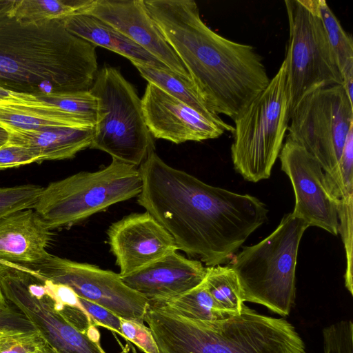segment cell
<instances>
[{
    "label": "cell",
    "instance_id": "1",
    "mask_svg": "<svg viewBox=\"0 0 353 353\" xmlns=\"http://www.w3.org/2000/svg\"><path fill=\"white\" fill-rule=\"evenodd\" d=\"M137 201L171 235L178 250L208 267L231 260L268 220L256 197L207 184L176 169L153 151L139 165Z\"/></svg>",
    "mask_w": 353,
    "mask_h": 353
},
{
    "label": "cell",
    "instance_id": "2",
    "mask_svg": "<svg viewBox=\"0 0 353 353\" xmlns=\"http://www.w3.org/2000/svg\"><path fill=\"white\" fill-rule=\"evenodd\" d=\"M145 7L190 74L210 110L233 121L270 81L261 55L222 37L201 18L193 0H144Z\"/></svg>",
    "mask_w": 353,
    "mask_h": 353
},
{
    "label": "cell",
    "instance_id": "3",
    "mask_svg": "<svg viewBox=\"0 0 353 353\" xmlns=\"http://www.w3.org/2000/svg\"><path fill=\"white\" fill-rule=\"evenodd\" d=\"M0 0V87L41 97L90 89L98 72L94 45L69 32L63 19L21 21Z\"/></svg>",
    "mask_w": 353,
    "mask_h": 353
},
{
    "label": "cell",
    "instance_id": "4",
    "mask_svg": "<svg viewBox=\"0 0 353 353\" xmlns=\"http://www.w3.org/2000/svg\"><path fill=\"white\" fill-rule=\"evenodd\" d=\"M148 325L159 353H306L294 327L283 318L243 305L239 314L201 321L148 306Z\"/></svg>",
    "mask_w": 353,
    "mask_h": 353
},
{
    "label": "cell",
    "instance_id": "5",
    "mask_svg": "<svg viewBox=\"0 0 353 353\" xmlns=\"http://www.w3.org/2000/svg\"><path fill=\"white\" fill-rule=\"evenodd\" d=\"M308 227L292 212L286 214L266 238L232 257L228 265L237 276L243 302L289 315L295 300L299 243Z\"/></svg>",
    "mask_w": 353,
    "mask_h": 353
},
{
    "label": "cell",
    "instance_id": "6",
    "mask_svg": "<svg viewBox=\"0 0 353 353\" xmlns=\"http://www.w3.org/2000/svg\"><path fill=\"white\" fill-rule=\"evenodd\" d=\"M139 168L112 159L95 172H80L43 188L34 208L52 230L75 224L110 206L138 196Z\"/></svg>",
    "mask_w": 353,
    "mask_h": 353
},
{
    "label": "cell",
    "instance_id": "7",
    "mask_svg": "<svg viewBox=\"0 0 353 353\" xmlns=\"http://www.w3.org/2000/svg\"><path fill=\"white\" fill-rule=\"evenodd\" d=\"M89 90L98 103L90 148L139 166L154 151V144L136 89L118 69L105 66L98 70Z\"/></svg>",
    "mask_w": 353,
    "mask_h": 353
},
{
    "label": "cell",
    "instance_id": "8",
    "mask_svg": "<svg viewBox=\"0 0 353 353\" xmlns=\"http://www.w3.org/2000/svg\"><path fill=\"white\" fill-rule=\"evenodd\" d=\"M290 121L286 63L235 120L231 157L245 180L268 179L279 157Z\"/></svg>",
    "mask_w": 353,
    "mask_h": 353
},
{
    "label": "cell",
    "instance_id": "9",
    "mask_svg": "<svg viewBox=\"0 0 353 353\" xmlns=\"http://www.w3.org/2000/svg\"><path fill=\"white\" fill-rule=\"evenodd\" d=\"M289 23L286 79L289 117L311 92L343 79L314 0H285Z\"/></svg>",
    "mask_w": 353,
    "mask_h": 353
},
{
    "label": "cell",
    "instance_id": "10",
    "mask_svg": "<svg viewBox=\"0 0 353 353\" xmlns=\"http://www.w3.org/2000/svg\"><path fill=\"white\" fill-rule=\"evenodd\" d=\"M353 127V101L343 86L318 88L305 96L292 112L287 137L304 148L325 173L339 163Z\"/></svg>",
    "mask_w": 353,
    "mask_h": 353
},
{
    "label": "cell",
    "instance_id": "11",
    "mask_svg": "<svg viewBox=\"0 0 353 353\" xmlns=\"http://www.w3.org/2000/svg\"><path fill=\"white\" fill-rule=\"evenodd\" d=\"M23 267L69 287L79 297L104 307L121 319L144 322L148 300L128 287L119 274L52 254L40 263Z\"/></svg>",
    "mask_w": 353,
    "mask_h": 353
},
{
    "label": "cell",
    "instance_id": "12",
    "mask_svg": "<svg viewBox=\"0 0 353 353\" xmlns=\"http://www.w3.org/2000/svg\"><path fill=\"white\" fill-rule=\"evenodd\" d=\"M279 157L295 195L292 214L309 227L315 226L337 236L340 201L332 194L318 161L304 148L286 137Z\"/></svg>",
    "mask_w": 353,
    "mask_h": 353
},
{
    "label": "cell",
    "instance_id": "13",
    "mask_svg": "<svg viewBox=\"0 0 353 353\" xmlns=\"http://www.w3.org/2000/svg\"><path fill=\"white\" fill-rule=\"evenodd\" d=\"M6 264V270L0 274L3 293L57 353H105L100 343L93 341L70 325L53 308L47 293L41 299L31 295L17 266Z\"/></svg>",
    "mask_w": 353,
    "mask_h": 353
},
{
    "label": "cell",
    "instance_id": "14",
    "mask_svg": "<svg viewBox=\"0 0 353 353\" xmlns=\"http://www.w3.org/2000/svg\"><path fill=\"white\" fill-rule=\"evenodd\" d=\"M141 100L144 120L153 138L179 144L216 139L234 129L224 121L205 117L152 83H148Z\"/></svg>",
    "mask_w": 353,
    "mask_h": 353
},
{
    "label": "cell",
    "instance_id": "15",
    "mask_svg": "<svg viewBox=\"0 0 353 353\" xmlns=\"http://www.w3.org/2000/svg\"><path fill=\"white\" fill-rule=\"evenodd\" d=\"M108 236L120 268V276L129 275L178 250L171 235L147 212L132 214L113 223Z\"/></svg>",
    "mask_w": 353,
    "mask_h": 353
},
{
    "label": "cell",
    "instance_id": "16",
    "mask_svg": "<svg viewBox=\"0 0 353 353\" xmlns=\"http://www.w3.org/2000/svg\"><path fill=\"white\" fill-rule=\"evenodd\" d=\"M83 14L101 20L141 46L170 70L191 81L184 65L150 15L144 0H94Z\"/></svg>",
    "mask_w": 353,
    "mask_h": 353
},
{
    "label": "cell",
    "instance_id": "17",
    "mask_svg": "<svg viewBox=\"0 0 353 353\" xmlns=\"http://www.w3.org/2000/svg\"><path fill=\"white\" fill-rule=\"evenodd\" d=\"M205 274L206 268L200 261L176 251L121 278L128 287L147 299L150 305L157 306L198 286Z\"/></svg>",
    "mask_w": 353,
    "mask_h": 353
},
{
    "label": "cell",
    "instance_id": "18",
    "mask_svg": "<svg viewBox=\"0 0 353 353\" xmlns=\"http://www.w3.org/2000/svg\"><path fill=\"white\" fill-rule=\"evenodd\" d=\"M50 230L33 208L16 211L0 219V262L29 266L50 254L46 248Z\"/></svg>",
    "mask_w": 353,
    "mask_h": 353
},
{
    "label": "cell",
    "instance_id": "19",
    "mask_svg": "<svg viewBox=\"0 0 353 353\" xmlns=\"http://www.w3.org/2000/svg\"><path fill=\"white\" fill-rule=\"evenodd\" d=\"M0 127L28 130L94 128L79 117L36 95L12 91L8 97L0 99Z\"/></svg>",
    "mask_w": 353,
    "mask_h": 353
},
{
    "label": "cell",
    "instance_id": "20",
    "mask_svg": "<svg viewBox=\"0 0 353 353\" xmlns=\"http://www.w3.org/2000/svg\"><path fill=\"white\" fill-rule=\"evenodd\" d=\"M2 128L8 132L6 143L29 148L39 157L41 162L72 159L80 151L90 148L92 143V129Z\"/></svg>",
    "mask_w": 353,
    "mask_h": 353
},
{
    "label": "cell",
    "instance_id": "21",
    "mask_svg": "<svg viewBox=\"0 0 353 353\" xmlns=\"http://www.w3.org/2000/svg\"><path fill=\"white\" fill-rule=\"evenodd\" d=\"M63 21L69 32L95 46L113 51L131 62L168 68L136 43L92 16L77 14Z\"/></svg>",
    "mask_w": 353,
    "mask_h": 353
},
{
    "label": "cell",
    "instance_id": "22",
    "mask_svg": "<svg viewBox=\"0 0 353 353\" xmlns=\"http://www.w3.org/2000/svg\"><path fill=\"white\" fill-rule=\"evenodd\" d=\"M132 63L148 83H154L205 117L216 121H223L210 110L198 94L191 81L183 78L168 68L151 66L135 61Z\"/></svg>",
    "mask_w": 353,
    "mask_h": 353
},
{
    "label": "cell",
    "instance_id": "23",
    "mask_svg": "<svg viewBox=\"0 0 353 353\" xmlns=\"http://www.w3.org/2000/svg\"><path fill=\"white\" fill-rule=\"evenodd\" d=\"M316 10L326 31L330 43L335 54L342 85L349 99L352 101L353 88V39L341 25L326 1L314 0Z\"/></svg>",
    "mask_w": 353,
    "mask_h": 353
},
{
    "label": "cell",
    "instance_id": "24",
    "mask_svg": "<svg viewBox=\"0 0 353 353\" xmlns=\"http://www.w3.org/2000/svg\"><path fill=\"white\" fill-rule=\"evenodd\" d=\"M94 0H12L10 12L17 19L41 23L83 14Z\"/></svg>",
    "mask_w": 353,
    "mask_h": 353
},
{
    "label": "cell",
    "instance_id": "25",
    "mask_svg": "<svg viewBox=\"0 0 353 353\" xmlns=\"http://www.w3.org/2000/svg\"><path fill=\"white\" fill-rule=\"evenodd\" d=\"M155 307L201 321H216L232 316L219 309L204 281L182 295Z\"/></svg>",
    "mask_w": 353,
    "mask_h": 353
},
{
    "label": "cell",
    "instance_id": "26",
    "mask_svg": "<svg viewBox=\"0 0 353 353\" xmlns=\"http://www.w3.org/2000/svg\"><path fill=\"white\" fill-rule=\"evenodd\" d=\"M204 282L219 310L230 315L241 312L244 302L237 276L232 268L220 265L206 268Z\"/></svg>",
    "mask_w": 353,
    "mask_h": 353
},
{
    "label": "cell",
    "instance_id": "27",
    "mask_svg": "<svg viewBox=\"0 0 353 353\" xmlns=\"http://www.w3.org/2000/svg\"><path fill=\"white\" fill-rule=\"evenodd\" d=\"M333 196L338 201L353 197V127L350 128L338 165L325 173Z\"/></svg>",
    "mask_w": 353,
    "mask_h": 353
},
{
    "label": "cell",
    "instance_id": "28",
    "mask_svg": "<svg viewBox=\"0 0 353 353\" xmlns=\"http://www.w3.org/2000/svg\"><path fill=\"white\" fill-rule=\"evenodd\" d=\"M38 97L79 117L93 127L96 124L97 99L90 90L46 94Z\"/></svg>",
    "mask_w": 353,
    "mask_h": 353
},
{
    "label": "cell",
    "instance_id": "29",
    "mask_svg": "<svg viewBox=\"0 0 353 353\" xmlns=\"http://www.w3.org/2000/svg\"><path fill=\"white\" fill-rule=\"evenodd\" d=\"M50 347L37 329L0 333V353H36Z\"/></svg>",
    "mask_w": 353,
    "mask_h": 353
},
{
    "label": "cell",
    "instance_id": "30",
    "mask_svg": "<svg viewBox=\"0 0 353 353\" xmlns=\"http://www.w3.org/2000/svg\"><path fill=\"white\" fill-rule=\"evenodd\" d=\"M43 189L33 184L0 187V219L16 211L34 209Z\"/></svg>",
    "mask_w": 353,
    "mask_h": 353
},
{
    "label": "cell",
    "instance_id": "31",
    "mask_svg": "<svg viewBox=\"0 0 353 353\" xmlns=\"http://www.w3.org/2000/svg\"><path fill=\"white\" fill-rule=\"evenodd\" d=\"M353 197L340 200L339 205V231L344 244L347 267L345 274V284L352 294V208Z\"/></svg>",
    "mask_w": 353,
    "mask_h": 353
},
{
    "label": "cell",
    "instance_id": "32",
    "mask_svg": "<svg viewBox=\"0 0 353 353\" xmlns=\"http://www.w3.org/2000/svg\"><path fill=\"white\" fill-rule=\"evenodd\" d=\"M123 338L135 344L145 353H159L149 327L143 323L121 319Z\"/></svg>",
    "mask_w": 353,
    "mask_h": 353
},
{
    "label": "cell",
    "instance_id": "33",
    "mask_svg": "<svg viewBox=\"0 0 353 353\" xmlns=\"http://www.w3.org/2000/svg\"><path fill=\"white\" fill-rule=\"evenodd\" d=\"M32 163H41L39 157L29 148L5 143L0 147V170Z\"/></svg>",
    "mask_w": 353,
    "mask_h": 353
},
{
    "label": "cell",
    "instance_id": "34",
    "mask_svg": "<svg viewBox=\"0 0 353 353\" xmlns=\"http://www.w3.org/2000/svg\"><path fill=\"white\" fill-rule=\"evenodd\" d=\"M16 329H37L5 296L0 287V333Z\"/></svg>",
    "mask_w": 353,
    "mask_h": 353
},
{
    "label": "cell",
    "instance_id": "35",
    "mask_svg": "<svg viewBox=\"0 0 353 353\" xmlns=\"http://www.w3.org/2000/svg\"><path fill=\"white\" fill-rule=\"evenodd\" d=\"M79 301L96 326L99 325L108 328L123 338L120 317L110 310L92 301L80 297Z\"/></svg>",
    "mask_w": 353,
    "mask_h": 353
},
{
    "label": "cell",
    "instance_id": "36",
    "mask_svg": "<svg viewBox=\"0 0 353 353\" xmlns=\"http://www.w3.org/2000/svg\"><path fill=\"white\" fill-rule=\"evenodd\" d=\"M8 137V136L7 131L0 127V147L6 143Z\"/></svg>",
    "mask_w": 353,
    "mask_h": 353
},
{
    "label": "cell",
    "instance_id": "37",
    "mask_svg": "<svg viewBox=\"0 0 353 353\" xmlns=\"http://www.w3.org/2000/svg\"><path fill=\"white\" fill-rule=\"evenodd\" d=\"M10 91L0 87V99L9 96Z\"/></svg>",
    "mask_w": 353,
    "mask_h": 353
},
{
    "label": "cell",
    "instance_id": "38",
    "mask_svg": "<svg viewBox=\"0 0 353 353\" xmlns=\"http://www.w3.org/2000/svg\"><path fill=\"white\" fill-rule=\"evenodd\" d=\"M36 353H57V352L51 347H49L43 351L38 352Z\"/></svg>",
    "mask_w": 353,
    "mask_h": 353
},
{
    "label": "cell",
    "instance_id": "39",
    "mask_svg": "<svg viewBox=\"0 0 353 353\" xmlns=\"http://www.w3.org/2000/svg\"><path fill=\"white\" fill-rule=\"evenodd\" d=\"M7 268V265L4 263L0 262V274L4 272Z\"/></svg>",
    "mask_w": 353,
    "mask_h": 353
}]
</instances>
